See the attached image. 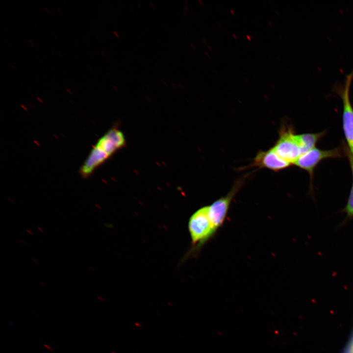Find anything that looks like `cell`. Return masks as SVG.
<instances>
[{
    "label": "cell",
    "instance_id": "obj_1",
    "mask_svg": "<svg viewBox=\"0 0 353 353\" xmlns=\"http://www.w3.org/2000/svg\"><path fill=\"white\" fill-rule=\"evenodd\" d=\"M353 79V69L345 76L343 83L336 82L333 91L341 98L343 103V129L348 150L353 159V106L350 97V89Z\"/></svg>",
    "mask_w": 353,
    "mask_h": 353
},
{
    "label": "cell",
    "instance_id": "obj_2",
    "mask_svg": "<svg viewBox=\"0 0 353 353\" xmlns=\"http://www.w3.org/2000/svg\"><path fill=\"white\" fill-rule=\"evenodd\" d=\"M188 229L192 243L200 247L215 235L214 229L208 216V206L199 208L190 217Z\"/></svg>",
    "mask_w": 353,
    "mask_h": 353
},
{
    "label": "cell",
    "instance_id": "obj_3",
    "mask_svg": "<svg viewBox=\"0 0 353 353\" xmlns=\"http://www.w3.org/2000/svg\"><path fill=\"white\" fill-rule=\"evenodd\" d=\"M273 149L280 157L291 164L303 154L298 134L289 127H281L278 139Z\"/></svg>",
    "mask_w": 353,
    "mask_h": 353
},
{
    "label": "cell",
    "instance_id": "obj_4",
    "mask_svg": "<svg viewBox=\"0 0 353 353\" xmlns=\"http://www.w3.org/2000/svg\"><path fill=\"white\" fill-rule=\"evenodd\" d=\"M342 148L339 147L328 150L314 148L302 154L293 165L306 171L311 181L316 167L326 159L342 157Z\"/></svg>",
    "mask_w": 353,
    "mask_h": 353
},
{
    "label": "cell",
    "instance_id": "obj_5",
    "mask_svg": "<svg viewBox=\"0 0 353 353\" xmlns=\"http://www.w3.org/2000/svg\"><path fill=\"white\" fill-rule=\"evenodd\" d=\"M244 179L237 181L228 194L213 202L208 207V216L210 221L217 232L222 226L233 197L243 184Z\"/></svg>",
    "mask_w": 353,
    "mask_h": 353
},
{
    "label": "cell",
    "instance_id": "obj_6",
    "mask_svg": "<svg viewBox=\"0 0 353 353\" xmlns=\"http://www.w3.org/2000/svg\"><path fill=\"white\" fill-rule=\"evenodd\" d=\"M291 165L280 157L272 148L266 151H259L254 157L251 167H258L278 172Z\"/></svg>",
    "mask_w": 353,
    "mask_h": 353
},
{
    "label": "cell",
    "instance_id": "obj_7",
    "mask_svg": "<svg viewBox=\"0 0 353 353\" xmlns=\"http://www.w3.org/2000/svg\"><path fill=\"white\" fill-rule=\"evenodd\" d=\"M126 144L124 135L120 130L112 128L108 130L96 144L110 156Z\"/></svg>",
    "mask_w": 353,
    "mask_h": 353
},
{
    "label": "cell",
    "instance_id": "obj_8",
    "mask_svg": "<svg viewBox=\"0 0 353 353\" xmlns=\"http://www.w3.org/2000/svg\"><path fill=\"white\" fill-rule=\"evenodd\" d=\"M110 156L104 151L95 145L80 168V174L83 177L89 176Z\"/></svg>",
    "mask_w": 353,
    "mask_h": 353
},
{
    "label": "cell",
    "instance_id": "obj_9",
    "mask_svg": "<svg viewBox=\"0 0 353 353\" xmlns=\"http://www.w3.org/2000/svg\"><path fill=\"white\" fill-rule=\"evenodd\" d=\"M325 131L314 133H303L298 134L303 153L315 148V145L325 135Z\"/></svg>",
    "mask_w": 353,
    "mask_h": 353
},
{
    "label": "cell",
    "instance_id": "obj_10",
    "mask_svg": "<svg viewBox=\"0 0 353 353\" xmlns=\"http://www.w3.org/2000/svg\"><path fill=\"white\" fill-rule=\"evenodd\" d=\"M345 210L349 216H353V182Z\"/></svg>",
    "mask_w": 353,
    "mask_h": 353
},
{
    "label": "cell",
    "instance_id": "obj_11",
    "mask_svg": "<svg viewBox=\"0 0 353 353\" xmlns=\"http://www.w3.org/2000/svg\"><path fill=\"white\" fill-rule=\"evenodd\" d=\"M347 153H347L349 159V161H350V165H351V169H352V174H353V159L352 156L351 155L349 151H347Z\"/></svg>",
    "mask_w": 353,
    "mask_h": 353
},
{
    "label": "cell",
    "instance_id": "obj_12",
    "mask_svg": "<svg viewBox=\"0 0 353 353\" xmlns=\"http://www.w3.org/2000/svg\"><path fill=\"white\" fill-rule=\"evenodd\" d=\"M44 346L45 347H46L47 348H48L49 350H50L51 351H53V349H52L51 347H50L48 345L44 344Z\"/></svg>",
    "mask_w": 353,
    "mask_h": 353
},
{
    "label": "cell",
    "instance_id": "obj_13",
    "mask_svg": "<svg viewBox=\"0 0 353 353\" xmlns=\"http://www.w3.org/2000/svg\"><path fill=\"white\" fill-rule=\"evenodd\" d=\"M113 33L116 35L117 37H119L118 33L116 32L115 31H113Z\"/></svg>",
    "mask_w": 353,
    "mask_h": 353
},
{
    "label": "cell",
    "instance_id": "obj_14",
    "mask_svg": "<svg viewBox=\"0 0 353 353\" xmlns=\"http://www.w3.org/2000/svg\"><path fill=\"white\" fill-rule=\"evenodd\" d=\"M66 90H67V91L68 92H69L70 94H72V92L70 91L69 89H68V88H67Z\"/></svg>",
    "mask_w": 353,
    "mask_h": 353
},
{
    "label": "cell",
    "instance_id": "obj_15",
    "mask_svg": "<svg viewBox=\"0 0 353 353\" xmlns=\"http://www.w3.org/2000/svg\"><path fill=\"white\" fill-rule=\"evenodd\" d=\"M44 9H45L48 12H49V10H48V9L46 7L44 6Z\"/></svg>",
    "mask_w": 353,
    "mask_h": 353
},
{
    "label": "cell",
    "instance_id": "obj_16",
    "mask_svg": "<svg viewBox=\"0 0 353 353\" xmlns=\"http://www.w3.org/2000/svg\"><path fill=\"white\" fill-rule=\"evenodd\" d=\"M26 231H27V232H28L30 234H32V233L31 232H30V231H29V230H27Z\"/></svg>",
    "mask_w": 353,
    "mask_h": 353
},
{
    "label": "cell",
    "instance_id": "obj_17",
    "mask_svg": "<svg viewBox=\"0 0 353 353\" xmlns=\"http://www.w3.org/2000/svg\"><path fill=\"white\" fill-rule=\"evenodd\" d=\"M28 41L32 44V45H33L32 42H31L30 40H28Z\"/></svg>",
    "mask_w": 353,
    "mask_h": 353
},
{
    "label": "cell",
    "instance_id": "obj_18",
    "mask_svg": "<svg viewBox=\"0 0 353 353\" xmlns=\"http://www.w3.org/2000/svg\"><path fill=\"white\" fill-rule=\"evenodd\" d=\"M113 88H114L116 90H117V88L115 87V86H113Z\"/></svg>",
    "mask_w": 353,
    "mask_h": 353
}]
</instances>
